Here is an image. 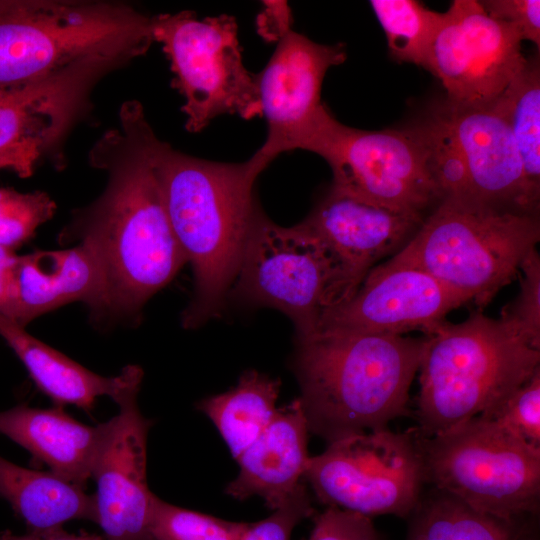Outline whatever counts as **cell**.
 Masks as SVG:
<instances>
[{
    "label": "cell",
    "instance_id": "1",
    "mask_svg": "<svg viewBox=\"0 0 540 540\" xmlns=\"http://www.w3.org/2000/svg\"><path fill=\"white\" fill-rule=\"evenodd\" d=\"M119 119L120 128L107 131L89 153L90 164L106 171L107 185L75 213L61 238H90L99 245L107 274V313L132 316L187 261L166 212L151 153L154 131L143 107L126 101Z\"/></svg>",
    "mask_w": 540,
    "mask_h": 540
},
{
    "label": "cell",
    "instance_id": "2",
    "mask_svg": "<svg viewBox=\"0 0 540 540\" xmlns=\"http://www.w3.org/2000/svg\"><path fill=\"white\" fill-rule=\"evenodd\" d=\"M151 153L173 233L194 276L182 325L197 328L220 315L230 295L245 244L262 214L254 185L267 166L254 155L242 163L193 157L155 133Z\"/></svg>",
    "mask_w": 540,
    "mask_h": 540
},
{
    "label": "cell",
    "instance_id": "3",
    "mask_svg": "<svg viewBox=\"0 0 540 540\" xmlns=\"http://www.w3.org/2000/svg\"><path fill=\"white\" fill-rule=\"evenodd\" d=\"M296 340L294 371L312 433L332 443L387 429L408 412L427 335L316 332Z\"/></svg>",
    "mask_w": 540,
    "mask_h": 540
},
{
    "label": "cell",
    "instance_id": "4",
    "mask_svg": "<svg viewBox=\"0 0 540 540\" xmlns=\"http://www.w3.org/2000/svg\"><path fill=\"white\" fill-rule=\"evenodd\" d=\"M428 336L419 371L416 434H441L490 410L540 369V346L502 319L475 312Z\"/></svg>",
    "mask_w": 540,
    "mask_h": 540
},
{
    "label": "cell",
    "instance_id": "5",
    "mask_svg": "<svg viewBox=\"0 0 540 540\" xmlns=\"http://www.w3.org/2000/svg\"><path fill=\"white\" fill-rule=\"evenodd\" d=\"M152 42V17L128 4L0 0V86L35 81L91 58L126 63Z\"/></svg>",
    "mask_w": 540,
    "mask_h": 540
},
{
    "label": "cell",
    "instance_id": "6",
    "mask_svg": "<svg viewBox=\"0 0 540 540\" xmlns=\"http://www.w3.org/2000/svg\"><path fill=\"white\" fill-rule=\"evenodd\" d=\"M539 239L538 215L444 198L389 261L427 272L482 308L517 276Z\"/></svg>",
    "mask_w": 540,
    "mask_h": 540
},
{
    "label": "cell",
    "instance_id": "7",
    "mask_svg": "<svg viewBox=\"0 0 540 540\" xmlns=\"http://www.w3.org/2000/svg\"><path fill=\"white\" fill-rule=\"evenodd\" d=\"M414 434L434 489L506 521L538 511L540 450L481 416L438 435Z\"/></svg>",
    "mask_w": 540,
    "mask_h": 540
},
{
    "label": "cell",
    "instance_id": "8",
    "mask_svg": "<svg viewBox=\"0 0 540 540\" xmlns=\"http://www.w3.org/2000/svg\"><path fill=\"white\" fill-rule=\"evenodd\" d=\"M300 149L329 164L332 191L360 202L424 219L442 199L414 126L356 129L340 123L324 104Z\"/></svg>",
    "mask_w": 540,
    "mask_h": 540
},
{
    "label": "cell",
    "instance_id": "9",
    "mask_svg": "<svg viewBox=\"0 0 540 540\" xmlns=\"http://www.w3.org/2000/svg\"><path fill=\"white\" fill-rule=\"evenodd\" d=\"M152 32L169 60L172 85L184 99L189 132H200L224 114L262 116L256 75L243 64L234 17L159 14L152 17Z\"/></svg>",
    "mask_w": 540,
    "mask_h": 540
},
{
    "label": "cell",
    "instance_id": "10",
    "mask_svg": "<svg viewBox=\"0 0 540 540\" xmlns=\"http://www.w3.org/2000/svg\"><path fill=\"white\" fill-rule=\"evenodd\" d=\"M231 292L248 304L283 312L296 339L313 335L321 314L344 300L323 242L302 222L283 227L263 213L249 234Z\"/></svg>",
    "mask_w": 540,
    "mask_h": 540
},
{
    "label": "cell",
    "instance_id": "11",
    "mask_svg": "<svg viewBox=\"0 0 540 540\" xmlns=\"http://www.w3.org/2000/svg\"><path fill=\"white\" fill-rule=\"evenodd\" d=\"M304 478L328 507L367 517L413 513L425 483L414 431L388 428L329 443L309 458Z\"/></svg>",
    "mask_w": 540,
    "mask_h": 540
},
{
    "label": "cell",
    "instance_id": "12",
    "mask_svg": "<svg viewBox=\"0 0 540 540\" xmlns=\"http://www.w3.org/2000/svg\"><path fill=\"white\" fill-rule=\"evenodd\" d=\"M518 30L489 16L479 1L454 0L433 42L428 71L454 106L493 103L525 66Z\"/></svg>",
    "mask_w": 540,
    "mask_h": 540
},
{
    "label": "cell",
    "instance_id": "13",
    "mask_svg": "<svg viewBox=\"0 0 540 540\" xmlns=\"http://www.w3.org/2000/svg\"><path fill=\"white\" fill-rule=\"evenodd\" d=\"M467 303L427 272L388 260L374 267L347 301L326 309L316 332L429 335Z\"/></svg>",
    "mask_w": 540,
    "mask_h": 540
},
{
    "label": "cell",
    "instance_id": "14",
    "mask_svg": "<svg viewBox=\"0 0 540 540\" xmlns=\"http://www.w3.org/2000/svg\"><path fill=\"white\" fill-rule=\"evenodd\" d=\"M345 59L343 44H319L291 28L278 39L269 62L255 74L268 133L254 156L264 165L300 149L324 106L321 87L326 72Z\"/></svg>",
    "mask_w": 540,
    "mask_h": 540
},
{
    "label": "cell",
    "instance_id": "15",
    "mask_svg": "<svg viewBox=\"0 0 540 540\" xmlns=\"http://www.w3.org/2000/svg\"><path fill=\"white\" fill-rule=\"evenodd\" d=\"M141 382L129 386L114 402L119 412L108 430L92 477L98 522L105 540H151L154 499L147 483V438L152 422L138 406Z\"/></svg>",
    "mask_w": 540,
    "mask_h": 540
},
{
    "label": "cell",
    "instance_id": "16",
    "mask_svg": "<svg viewBox=\"0 0 540 540\" xmlns=\"http://www.w3.org/2000/svg\"><path fill=\"white\" fill-rule=\"evenodd\" d=\"M422 221L420 217L366 204L330 189L301 222L331 254L345 302L355 294L374 265L401 249Z\"/></svg>",
    "mask_w": 540,
    "mask_h": 540
},
{
    "label": "cell",
    "instance_id": "17",
    "mask_svg": "<svg viewBox=\"0 0 540 540\" xmlns=\"http://www.w3.org/2000/svg\"><path fill=\"white\" fill-rule=\"evenodd\" d=\"M467 169L473 202L538 215L539 204L528 191L517 145L494 103L439 108Z\"/></svg>",
    "mask_w": 540,
    "mask_h": 540
},
{
    "label": "cell",
    "instance_id": "18",
    "mask_svg": "<svg viewBox=\"0 0 540 540\" xmlns=\"http://www.w3.org/2000/svg\"><path fill=\"white\" fill-rule=\"evenodd\" d=\"M73 301L86 303L95 314L107 313L106 267L94 240L82 238L68 249L17 257L5 316L25 327L33 319Z\"/></svg>",
    "mask_w": 540,
    "mask_h": 540
},
{
    "label": "cell",
    "instance_id": "19",
    "mask_svg": "<svg viewBox=\"0 0 540 540\" xmlns=\"http://www.w3.org/2000/svg\"><path fill=\"white\" fill-rule=\"evenodd\" d=\"M101 76L99 65L87 60L25 84L0 86V150L38 141L61 162V145Z\"/></svg>",
    "mask_w": 540,
    "mask_h": 540
},
{
    "label": "cell",
    "instance_id": "20",
    "mask_svg": "<svg viewBox=\"0 0 540 540\" xmlns=\"http://www.w3.org/2000/svg\"><path fill=\"white\" fill-rule=\"evenodd\" d=\"M307 420L298 399L277 409L263 433L236 459L239 473L225 489L236 500L261 497L270 510L278 508L304 478Z\"/></svg>",
    "mask_w": 540,
    "mask_h": 540
},
{
    "label": "cell",
    "instance_id": "21",
    "mask_svg": "<svg viewBox=\"0 0 540 540\" xmlns=\"http://www.w3.org/2000/svg\"><path fill=\"white\" fill-rule=\"evenodd\" d=\"M108 430V421L85 425L58 406L25 404L0 411V433L46 464L49 471L82 488L92 472Z\"/></svg>",
    "mask_w": 540,
    "mask_h": 540
},
{
    "label": "cell",
    "instance_id": "22",
    "mask_svg": "<svg viewBox=\"0 0 540 540\" xmlns=\"http://www.w3.org/2000/svg\"><path fill=\"white\" fill-rule=\"evenodd\" d=\"M0 337L27 369L36 386L59 406L75 405L90 412L98 397L115 401L130 385L142 381L139 366L127 365L120 374H96L29 334L25 327L0 313Z\"/></svg>",
    "mask_w": 540,
    "mask_h": 540
},
{
    "label": "cell",
    "instance_id": "23",
    "mask_svg": "<svg viewBox=\"0 0 540 540\" xmlns=\"http://www.w3.org/2000/svg\"><path fill=\"white\" fill-rule=\"evenodd\" d=\"M0 496L29 527L42 533L72 520L98 522L94 495L58 475L18 466L0 456Z\"/></svg>",
    "mask_w": 540,
    "mask_h": 540
},
{
    "label": "cell",
    "instance_id": "24",
    "mask_svg": "<svg viewBox=\"0 0 540 540\" xmlns=\"http://www.w3.org/2000/svg\"><path fill=\"white\" fill-rule=\"evenodd\" d=\"M280 384L278 379L248 370L236 386L198 403L197 408L216 426L235 459L273 420Z\"/></svg>",
    "mask_w": 540,
    "mask_h": 540
},
{
    "label": "cell",
    "instance_id": "25",
    "mask_svg": "<svg viewBox=\"0 0 540 540\" xmlns=\"http://www.w3.org/2000/svg\"><path fill=\"white\" fill-rule=\"evenodd\" d=\"M407 540H521L515 521L479 512L434 489L422 496Z\"/></svg>",
    "mask_w": 540,
    "mask_h": 540
},
{
    "label": "cell",
    "instance_id": "26",
    "mask_svg": "<svg viewBox=\"0 0 540 540\" xmlns=\"http://www.w3.org/2000/svg\"><path fill=\"white\" fill-rule=\"evenodd\" d=\"M506 119L518 148L532 200L540 196V67L527 59L522 70L493 102Z\"/></svg>",
    "mask_w": 540,
    "mask_h": 540
},
{
    "label": "cell",
    "instance_id": "27",
    "mask_svg": "<svg viewBox=\"0 0 540 540\" xmlns=\"http://www.w3.org/2000/svg\"><path fill=\"white\" fill-rule=\"evenodd\" d=\"M370 5L385 33L392 57L427 70L444 13L432 11L415 0H372Z\"/></svg>",
    "mask_w": 540,
    "mask_h": 540
},
{
    "label": "cell",
    "instance_id": "28",
    "mask_svg": "<svg viewBox=\"0 0 540 540\" xmlns=\"http://www.w3.org/2000/svg\"><path fill=\"white\" fill-rule=\"evenodd\" d=\"M247 525L178 507L156 496L150 534L151 540H239Z\"/></svg>",
    "mask_w": 540,
    "mask_h": 540
},
{
    "label": "cell",
    "instance_id": "29",
    "mask_svg": "<svg viewBox=\"0 0 540 540\" xmlns=\"http://www.w3.org/2000/svg\"><path fill=\"white\" fill-rule=\"evenodd\" d=\"M56 205L43 191L18 192L0 187V246L14 250L52 218Z\"/></svg>",
    "mask_w": 540,
    "mask_h": 540
},
{
    "label": "cell",
    "instance_id": "30",
    "mask_svg": "<svg viewBox=\"0 0 540 540\" xmlns=\"http://www.w3.org/2000/svg\"><path fill=\"white\" fill-rule=\"evenodd\" d=\"M480 416L540 450V369Z\"/></svg>",
    "mask_w": 540,
    "mask_h": 540
},
{
    "label": "cell",
    "instance_id": "31",
    "mask_svg": "<svg viewBox=\"0 0 540 540\" xmlns=\"http://www.w3.org/2000/svg\"><path fill=\"white\" fill-rule=\"evenodd\" d=\"M520 269L519 293L503 307L500 319L540 346V258L536 249L527 254Z\"/></svg>",
    "mask_w": 540,
    "mask_h": 540
},
{
    "label": "cell",
    "instance_id": "32",
    "mask_svg": "<svg viewBox=\"0 0 540 540\" xmlns=\"http://www.w3.org/2000/svg\"><path fill=\"white\" fill-rule=\"evenodd\" d=\"M313 512L310 496L301 482L269 517L248 523L239 540H290L296 525Z\"/></svg>",
    "mask_w": 540,
    "mask_h": 540
},
{
    "label": "cell",
    "instance_id": "33",
    "mask_svg": "<svg viewBox=\"0 0 540 540\" xmlns=\"http://www.w3.org/2000/svg\"><path fill=\"white\" fill-rule=\"evenodd\" d=\"M307 540H379L369 517L328 507L315 517Z\"/></svg>",
    "mask_w": 540,
    "mask_h": 540
},
{
    "label": "cell",
    "instance_id": "34",
    "mask_svg": "<svg viewBox=\"0 0 540 540\" xmlns=\"http://www.w3.org/2000/svg\"><path fill=\"white\" fill-rule=\"evenodd\" d=\"M492 18L514 26L522 40L540 46L539 0H486L479 1Z\"/></svg>",
    "mask_w": 540,
    "mask_h": 540
},
{
    "label": "cell",
    "instance_id": "35",
    "mask_svg": "<svg viewBox=\"0 0 540 540\" xmlns=\"http://www.w3.org/2000/svg\"><path fill=\"white\" fill-rule=\"evenodd\" d=\"M50 155L47 148L38 141L25 142L0 150V171L9 170L19 177L33 174L36 164L43 156Z\"/></svg>",
    "mask_w": 540,
    "mask_h": 540
},
{
    "label": "cell",
    "instance_id": "36",
    "mask_svg": "<svg viewBox=\"0 0 540 540\" xmlns=\"http://www.w3.org/2000/svg\"><path fill=\"white\" fill-rule=\"evenodd\" d=\"M261 14L260 29L262 34L279 39L290 29V11L285 3L271 2Z\"/></svg>",
    "mask_w": 540,
    "mask_h": 540
},
{
    "label": "cell",
    "instance_id": "37",
    "mask_svg": "<svg viewBox=\"0 0 540 540\" xmlns=\"http://www.w3.org/2000/svg\"><path fill=\"white\" fill-rule=\"evenodd\" d=\"M0 540H105L103 536L81 532L70 534L62 528L42 533L28 532L26 534H15L11 531H4L0 534Z\"/></svg>",
    "mask_w": 540,
    "mask_h": 540
},
{
    "label": "cell",
    "instance_id": "38",
    "mask_svg": "<svg viewBox=\"0 0 540 540\" xmlns=\"http://www.w3.org/2000/svg\"><path fill=\"white\" fill-rule=\"evenodd\" d=\"M17 257L14 250L0 246V313L4 315L8 312L11 275Z\"/></svg>",
    "mask_w": 540,
    "mask_h": 540
}]
</instances>
